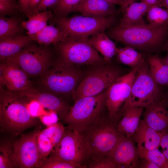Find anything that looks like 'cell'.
I'll return each mask as SVG.
<instances>
[{
    "mask_svg": "<svg viewBox=\"0 0 168 168\" xmlns=\"http://www.w3.org/2000/svg\"><path fill=\"white\" fill-rule=\"evenodd\" d=\"M152 77L160 86L168 88V65L164 58L150 55L146 58Z\"/></svg>",
    "mask_w": 168,
    "mask_h": 168,
    "instance_id": "obj_24",
    "label": "cell"
},
{
    "mask_svg": "<svg viewBox=\"0 0 168 168\" xmlns=\"http://www.w3.org/2000/svg\"><path fill=\"white\" fill-rule=\"evenodd\" d=\"M164 133L150 127L143 119H140L138 127L132 137L137 144L138 150H150L158 148Z\"/></svg>",
    "mask_w": 168,
    "mask_h": 168,
    "instance_id": "obj_18",
    "label": "cell"
},
{
    "mask_svg": "<svg viewBox=\"0 0 168 168\" xmlns=\"http://www.w3.org/2000/svg\"><path fill=\"white\" fill-rule=\"evenodd\" d=\"M168 65V49L167 50V54L166 57L164 58Z\"/></svg>",
    "mask_w": 168,
    "mask_h": 168,
    "instance_id": "obj_50",
    "label": "cell"
},
{
    "mask_svg": "<svg viewBox=\"0 0 168 168\" xmlns=\"http://www.w3.org/2000/svg\"><path fill=\"white\" fill-rule=\"evenodd\" d=\"M143 108L132 106L122 108L117 124L119 131L127 137H131L138 127Z\"/></svg>",
    "mask_w": 168,
    "mask_h": 168,
    "instance_id": "obj_20",
    "label": "cell"
},
{
    "mask_svg": "<svg viewBox=\"0 0 168 168\" xmlns=\"http://www.w3.org/2000/svg\"><path fill=\"white\" fill-rule=\"evenodd\" d=\"M59 0H40L36 9L35 14L52 8L57 4Z\"/></svg>",
    "mask_w": 168,
    "mask_h": 168,
    "instance_id": "obj_40",
    "label": "cell"
},
{
    "mask_svg": "<svg viewBox=\"0 0 168 168\" xmlns=\"http://www.w3.org/2000/svg\"><path fill=\"white\" fill-rule=\"evenodd\" d=\"M162 100L168 109V94L167 95L163 96Z\"/></svg>",
    "mask_w": 168,
    "mask_h": 168,
    "instance_id": "obj_48",
    "label": "cell"
},
{
    "mask_svg": "<svg viewBox=\"0 0 168 168\" xmlns=\"http://www.w3.org/2000/svg\"><path fill=\"white\" fill-rule=\"evenodd\" d=\"M14 92L26 99L37 100L45 109L56 112L63 120L67 115L71 107L61 98L50 93L38 90L33 86Z\"/></svg>",
    "mask_w": 168,
    "mask_h": 168,
    "instance_id": "obj_16",
    "label": "cell"
},
{
    "mask_svg": "<svg viewBox=\"0 0 168 168\" xmlns=\"http://www.w3.org/2000/svg\"><path fill=\"white\" fill-rule=\"evenodd\" d=\"M18 11H21L19 5L14 1L11 2H0V16L13 14Z\"/></svg>",
    "mask_w": 168,
    "mask_h": 168,
    "instance_id": "obj_37",
    "label": "cell"
},
{
    "mask_svg": "<svg viewBox=\"0 0 168 168\" xmlns=\"http://www.w3.org/2000/svg\"><path fill=\"white\" fill-rule=\"evenodd\" d=\"M163 0H142L150 6H159L161 7V3Z\"/></svg>",
    "mask_w": 168,
    "mask_h": 168,
    "instance_id": "obj_45",
    "label": "cell"
},
{
    "mask_svg": "<svg viewBox=\"0 0 168 168\" xmlns=\"http://www.w3.org/2000/svg\"><path fill=\"white\" fill-rule=\"evenodd\" d=\"M118 121L105 114L79 132L89 148L91 156L89 161L107 156L114 147L122 134L118 128Z\"/></svg>",
    "mask_w": 168,
    "mask_h": 168,
    "instance_id": "obj_4",
    "label": "cell"
},
{
    "mask_svg": "<svg viewBox=\"0 0 168 168\" xmlns=\"http://www.w3.org/2000/svg\"><path fill=\"white\" fill-rule=\"evenodd\" d=\"M145 109L143 120L147 125L157 131L168 133V109L162 99Z\"/></svg>",
    "mask_w": 168,
    "mask_h": 168,
    "instance_id": "obj_17",
    "label": "cell"
},
{
    "mask_svg": "<svg viewBox=\"0 0 168 168\" xmlns=\"http://www.w3.org/2000/svg\"><path fill=\"white\" fill-rule=\"evenodd\" d=\"M168 33V25L154 26L141 23L130 26L118 25L112 28L109 35L126 46L150 52L158 48Z\"/></svg>",
    "mask_w": 168,
    "mask_h": 168,
    "instance_id": "obj_2",
    "label": "cell"
},
{
    "mask_svg": "<svg viewBox=\"0 0 168 168\" xmlns=\"http://www.w3.org/2000/svg\"><path fill=\"white\" fill-rule=\"evenodd\" d=\"M137 0H123L120 6L122 12L129 5Z\"/></svg>",
    "mask_w": 168,
    "mask_h": 168,
    "instance_id": "obj_46",
    "label": "cell"
},
{
    "mask_svg": "<svg viewBox=\"0 0 168 168\" xmlns=\"http://www.w3.org/2000/svg\"><path fill=\"white\" fill-rule=\"evenodd\" d=\"M40 77L39 82L42 91L63 99L68 96L72 98L83 79V74L79 66L57 58L50 67Z\"/></svg>",
    "mask_w": 168,
    "mask_h": 168,
    "instance_id": "obj_3",
    "label": "cell"
},
{
    "mask_svg": "<svg viewBox=\"0 0 168 168\" xmlns=\"http://www.w3.org/2000/svg\"><path fill=\"white\" fill-rule=\"evenodd\" d=\"M53 16L51 11L47 10L41 12L31 16L27 21L21 22V26L27 30V35H31L43 29L47 25L48 21Z\"/></svg>",
    "mask_w": 168,
    "mask_h": 168,
    "instance_id": "obj_27",
    "label": "cell"
},
{
    "mask_svg": "<svg viewBox=\"0 0 168 168\" xmlns=\"http://www.w3.org/2000/svg\"><path fill=\"white\" fill-rule=\"evenodd\" d=\"M14 0H0V2H11L14 1Z\"/></svg>",
    "mask_w": 168,
    "mask_h": 168,
    "instance_id": "obj_51",
    "label": "cell"
},
{
    "mask_svg": "<svg viewBox=\"0 0 168 168\" xmlns=\"http://www.w3.org/2000/svg\"><path fill=\"white\" fill-rule=\"evenodd\" d=\"M53 55L47 46L31 43L6 59L17 65L28 77L40 76L53 64Z\"/></svg>",
    "mask_w": 168,
    "mask_h": 168,
    "instance_id": "obj_10",
    "label": "cell"
},
{
    "mask_svg": "<svg viewBox=\"0 0 168 168\" xmlns=\"http://www.w3.org/2000/svg\"><path fill=\"white\" fill-rule=\"evenodd\" d=\"M37 122L30 113L25 99L0 86V125L2 131L16 136Z\"/></svg>",
    "mask_w": 168,
    "mask_h": 168,
    "instance_id": "obj_1",
    "label": "cell"
},
{
    "mask_svg": "<svg viewBox=\"0 0 168 168\" xmlns=\"http://www.w3.org/2000/svg\"><path fill=\"white\" fill-rule=\"evenodd\" d=\"M37 142L40 159L39 167L41 163L51 153L54 147L50 139L42 131H37Z\"/></svg>",
    "mask_w": 168,
    "mask_h": 168,
    "instance_id": "obj_32",
    "label": "cell"
},
{
    "mask_svg": "<svg viewBox=\"0 0 168 168\" xmlns=\"http://www.w3.org/2000/svg\"><path fill=\"white\" fill-rule=\"evenodd\" d=\"M161 86L153 79L146 61L138 70L130 95L122 109L130 106L145 108L162 99Z\"/></svg>",
    "mask_w": 168,
    "mask_h": 168,
    "instance_id": "obj_8",
    "label": "cell"
},
{
    "mask_svg": "<svg viewBox=\"0 0 168 168\" xmlns=\"http://www.w3.org/2000/svg\"><path fill=\"white\" fill-rule=\"evenodd\" d=\"M137 72L132 69L116 79L107 90L106 108L110 118L118 121L120 119L121 109L130 95Z\"/></svg>",
    "mask_w": 168,
    "mask_h": 168,
    "instance_id": "obj_12",
    "label": "cell"
},
{
    "mask_svg": "<svg viewBox=\"0 0 168 168\" xmlns=\"http://www.w3.org/2000/svg\"><path fill=\"white\" fill-rule=\"evenodd\" d=\"M132 137L122 133L114 147L107 155L116 163L117 168H138L140 158Z\"/></svg>",
    "mask_w": 168,
    "mask_h": 168,
    "instance_id": "obj_14",
    "label": "cell"
},
{
    "mask_svg": "<svg viewBox=\"0 0 168 168\" xmlns=\"http://www.w3.org/2000/svg\"><path fill=\"white\" fill-rule=\"evenodd\" d=\"M138 168H159L157 166L150 161L143 158H140Z\"/></svg>",
    "mask_w": 168,
    "mask_h": 168,
    "instance_id": "obj_43",
    "label": "cell"
},
{
    "mask_svg": "<svg viewBox=\"0 0 168 168\" xmlns=\"http://www.w3.org/2000/svg\"><path fill=\"white\" fill-rule=\"evenodd\" d=\"M161 7H164L168 10V0H163L161 5Z\"/></svg>",
    "mask_w": 168,
    "mask_h": 168,
    "instance_id": "obj_49",
    "label": "cell"
},
{
    "mask_svg": "<svg viewBox=\"0 0 168 168\" xmlns=\"http://www.w3.org/2000/svg\"><path fill=\"white\" fill-rule=\"evenodd\" d=\"M12 153V143L7 141L1 142L0 145V168L15 167L11 160Z\"/></svg>",
    "mask_w": 168,
    "mask_h": 168,
    "instance_id": "obj_33",
    "label": "cell"
},
{
    "mask_svg": "<svg viewBox=\"0 0 168 168\" xmlns=\"http://www.w3.org/2000/svg\"><path fill=\"white\" fill-rule=\"evenodd\" d=\"M81 82L72 98L74 101L85 97L95 96L106 91L113 82L122 75L119 68L110 63L93 66Z\"/></svg>",
    "mask_w": 168,
    "mask_h": 168,
    "instance_id": "obj_7",
    "label": "cell"
},
{
    "mask_svg": "<svg viewBox=\"0 0 168 168\" xmlns=\"http://www.w3.org/2000/svg\"><path fill=\"white\" fill-rule=\"evenodd\" d=\"M87 168H117L115 162L108 155L90 160L88 162Z\"/></svg>",
    "mask_w": 168,
    "mask_h": 168,
    "instance_id": "obj_36",
    "label": "cell"
},
{
    "mask_svg": "<svg viewBox=\"0 0 168 168\" xmlns=\"http://www.w3.org/2000/svg\"><path fill=\"white\" fill-rule=\"evenodd\" d=\"M82 0H59L53 7L56 17H65L70 13L76 12V9Z\"/></svg>",
    "mask_w": 168,
    "mask_h": 168,
    "instance_id": "obj_31",
    "label": "cell"
},
{
    "mask_svg": "<svg viewBox=\"0 0 168 168\" xmlns=\"http://www.w3.org/2000/svg\"><path fill=\"white\" fill-rule=\"evenodd\" d=\"M54 19L57 27L67 36L88 37L104 32L112 25L114 19L112 16L98 18L82 15Z\"/></svg>",
    "mask_w": 168,
    "mask_h": 168,
    "instance_id": "obj_9",
    "label": "cell"
},
{
    "mask_svg": "<svg viewBox=\"0 0 168 168\" xmlns=\"http://www.w3.org/2000/svg\"><path fill=\"white\" fill-rule=\"evenodd\" d=\"M151 7L142 1L132 3L122 12L123 15L119 25L130 26L145 23L143 16Z\"/></svg>",
    "mask_w": 168,
    "mask_h": 168,
    "instance_id": "obj_22",
    "label": "cell"
},
{
    "mask_svg": "<svg viewBox=\"0 0 168 168\" xmlns=\"http://www.w3.org/2000/svg\"><path fill=\"white\" fill-rule=\"evenodd\" d=\"M38 168H83L75 163L57 157L50 156L45 158Z\"/></svg>",
    "mask_w": 168,
    "mask_h": 168,
    "instance_id": "obj_35",
    "label": "cell"
},
{
    "mask_svg": "<svg viewBox=\"0 0 168 168\" xmlns=\"http://www.w3.org/2000/svg\"><path fill=\"white\" fill-rule=\"evenodd\" d=\"M107 90L97 95L75 101L63 121L71 129L79 132L105 115Z\"/></svg>",
    "mask_w": 168,
    "mask_h": 168,
    "instance_id": "obj_5",
    "label": "cell"
},
{
    "mask_svg": "<svg viewBox=\"0 0 168 168\" xmlns=\"http://www.w3.org/2000/svg\"><path fill=\"white\" fill-rule=\"evenodd\" d=\"M38 118L46 127L54 124L58 122L60 118L55 112L50 110L46 111Z\"/></svg>",
    "mask_w": 168,
    "mask_h": 168,
    "instance_id": "obj_39",
    "label": "cell"
},
{
    "mask_svg": "<svg viewBox=\"0 0 168 168\" xmlns=\"http://www.w3.org/2000/svg\"><path fill=\"white\" fill-rule=\"evenodd\" d=\"M50 154V156L75 163L83 168H87L91 156L89 146L82 135L68 127Z\"/></svg>",
    "mask_w": 168,
    "mask_h": 168,
    "instance_id": "obj_11",
    "label": "cell"
},
{
    "mask_svg": "<svg viewBox=\"0 0 168 168\" xmlns=\"http://www.w3.org/2000/svg\"><path fill=\"white\" fill-rule=\"evenodd\" d=\"M40 0H30L29 3V17L35 14L36 8L40 2Z\"/></svg>",
    "mask_w": 168,
    "mask_h": 168,
    "instance_id": "obj_44",
    "label": "cell"
},
{
    "mask_svg": "<svg viewBox=\"0 0 168 168\" xmlns=\"http://www.w3.org/2000/svg\"><path fill=\"white\" fill-rule=\"evenodd\" d=\"M25 99L26 100L28 109L33 117L36 118H38L47 111L45 110V108L37 100Z\"/></svg>",
    "mask_w": 168,
    "mask_h": 168,
    "instance_id": "obj_38",
    "label": "cell"
},
{
    "mask_svg": "<svg viewBox=\"0 0 168 168\" xmlns=\"http://www.w3.org/2000/svg\"><path fill=\"white\" fill-rule=\"evenodd\" d=\"M37 131L22 135L12 143L11 160L15 167L38 168L40 155L37 142Z\"/></svg>",
    "mask_w": 168,
    "mask_h": 168,
    "instance_id": "obj_13",
    "label": "cell"
},
{
    "mask_svg": "<svg viewBox=\"0 0 168 168\" xmlns=\"http://www.w3.org/2000/svg\"><path fill=\"white\" fill-rule=\"evenodd\" d=\"M160 146L162 148V152L168 161V133L163 134Z\"/></svg>",
    "mask_w": 168,
    "mask_h": 168,
    "instance_id": "obj_41",
    "label": "cell"
},
{
    "mask_svg": "<svg viewBox=\"0 0 168 168\" xmlns=\"http://www.w3.org/2000/svg\"><path fill=\"white\" fill-rule=\"evenodd\" d=\"M89 38L67 36L62 41L54 44L57 58L78 66L107 63L89 43Z\"/></svg>",
    "mask_w": 168,
    "mask_h": 168,
    "instance_id": "obj_6",
    "label": "cell"
},
{
    "mask_svg": "<svg viewBox=\"0 0 168 168\" xmlns=\"http://www.w3.org/2000/svg\"><path fill=\"white\" fill-rule=\"evenodd\" d=\"M66 128L62 123L58 122L47 127L42 131L50 139L54 147L62 139Z\"/></svg>",
    "mask_w": 168,
    "mask_h": 168,
    "instance_id": "obj_34",
    "label": "cell"
},
{
    "mask_svg": "<svg viewBox=\"0 0 168 168\" xmlns=\"http://www.w3.org/2000/svg\"><path fill=\"white\" fill-rule=\"evenodd\" d=\"M20 20L16 16L0 17V40L21 35L23 27Z\"/></svg>",
    "mask_w": 168,
    "mask_h": 168,
    "instance_id": "obj_28",
    "label": "cell"
},
{
    "mask_svg": "<svg viewBox=\"0 0 168 168\" xmlns=\"http://www.w3.org/2000/svg\"><path fill=\"white\" fill-rule=\"evenodd\" d=\"M120 0L121 1L122 3V2H123V0ZM122 3H121V4H122Z\"/></svg>",
    "mask_w": 168,
    "mask_h": 168,
    "instance_id": "obj_53",
    "label": "cell"
},
{
    "mask_svg": "<svg viewBox=\"0 0 168 168\" xmlns=\"http://www.w3.org/2000/svg\"><path fill=\"white\" fill-rule=\"evenodd\" d=\"M147 14L149 24L157 26L168 25V9L159 6H152Z\"/></svg>",
    "mask_w": 168,
    "mask_h": 168,
    "instance_id": "obj_29",
    "label": "cell"
},
{
    "mask_svg": "<svg viewBox=\"0 0 168 168\" xmlns=\"http://www.w3.org/2000/svg\"><path fill=\"white\" fill-rule=\"evenodd\" d=\"M31 0H27V2L29 5V3L30 2Z\"/></svg>",
    "mask_w": 168,
    "mask_h": 168,
    "instance_id": "obj_52",
    "label": "cell"
},
{
    "mask_svg": "<svg viewBox=\"0 0 168 168\" xmlns=\"http://www.w3.org/2000/svg\"><path fill=\"white\" fill-rule=\"evenodd\" d=\"M32 41L28 36L22 35L0 40V62L17 54Z\"/></svg>",
    "mask_w": 168,
    "mask_h": 168,
    "instance_id": "obj_21",
    "label": "cell"
},
{
    "mask_svg": "<svg viewBox=\"0 0 168 168\" xmlns=\"http://www.w3.org/2000/svg\"><path fill=\"white\" fill-rule=\"evenodd\" d=\"M0 85L9 91L18 92L33 86L26 73L8 59L0 62Z\"/></svg>",
    "mask_w": 168,
    "mask_h": 168,
    "instance_id": "obj_15",
    "label": "cell"
},
{
    "mask_svg": "<svg viewBox=\"0 0 168 168\" xmlns=\"http://www.w3.org/2000/svg\"><path fill=\"white\" fill-rule=\"evenodd\" d=\"M18 2L21 12L29 18L30 17L29 7L27 0H19Z\"/></svg>",
    "mask_w": 168,
    "mask_h": 168,
    "instance_id": "obj_42",
    "label": "cell"
},
{
    "mask_svg": "<svg viewBox=\"0 0 168 168\" xmlns=\"http://www.w3.org/2000/svg\"><path fill=\"white\" fill-rule=\"evenodd\" d=\"M114 5L104 0H82L76 12L85 16L105 17L112 16L116 13Z\"/></svg>",
    "mask_w": 168,
    "mask_h": 168,
    "instance_id": "obj_19",
    "label": "cell"
},
{
    "mask_svg": "<svg viewBox=\"0 0 168 168\" xmlns=\"http://www.w3.org/2000/svg\"><path fill=\"white\" fill-rule=\"evenodd\" d=\"M140 158L147 159L159 168H168V161L165 155L158 148L150 150H138Z\"/></svg>",
    "mask_w": 168,
    "mask_h": 168,
    "instance_id": "obj_30",
    "label": "cell"
},
{
    "mask_svg": "<svg viewBox=\"0 0 168 168\" xmlns=\"http://www.w3.org/2000/svg\"><path fill=\"white\" fill-rule=\"evenodd\" d=\"M116 54L119 62L129 66L132 69L137 72L146 61L144 54L129 46L117 48Z\"/></svg>",
    "mask_w": 168,
    "mask_h": 168,
    "instance_id": "obj_25",
    "label": "cell"
},
{
    "mask_svg": "<svg viewBox=\"0 0 168 168\" xmlns=\"http://www.w3.org/2000/svg\"><path fill=\"white\" fill-rule=\"evenodd\" d=\"M28 36L32 41L46 46L61 41L67 36L57 27L51 25H47L37 33Z\"/></svg>",
    "mask_w": 168,
    "mask_h": 168,
    "instance_id": "obj_26",
    "label": "cell"
},
{
    "mask_svg": "<svg viewBox=\"0 0 168 168\" xmlns=\"http://www.w3.org/2000/svg\"><path fill=\"white\" fill-rule=\"evenodd\" d=\"M108 2H110L114 5H119L121 6L122 2L120 0H104Z\"/></svg>",
    "mask_w": 168,
    "mask_h": 168,
    "instance_id": "obj_47",
    "label": "cell"
},
{
    "mask_svg": "<svg viewBox=\"0 0 168 168\" xmlns=\"http://www.w3.org/2000/svg\"><path fill=\"white\" fill-rule=\"evenodd\" d=\"M88 41L101 54L106 63H111L113 58L116 54L117 48L104 32L91 36L89 38Z\"/></svg>",
    "mask_w": 168,
    "mask_h": 168,
    "instance_id": "obj_23",
    "label": "cell"
}]
</instances>
